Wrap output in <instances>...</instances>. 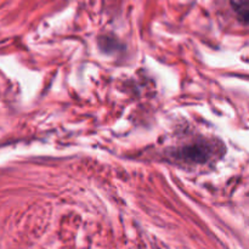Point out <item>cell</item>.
<instances>
[{"instance_id": "obj_2", "label": "cell", "mask_w": 249, "mask_h": 249, "mask_svg": "<svg viewBox=\"0 0 249 249\" xmlns=\"http://www.w3.org/2000/svg\"><path fill=\"white\" fill-rule=\"evenodd\" d=\"M231 5L238 18L249 23V0H231Z\"/></svg>"}, {"instance_id": "obj_1", "label": "cell", "mask_w": 249, "mask_h": 249, "mask_svg": "<svg viewBox=\"0 0 249 249\" xmlns=\"http://www.w3.org/2000/svg\"><path fill=\"white\" fill-rule=\"evenodd\" d=\"M221 143L215 145L213 140H199L196 142L182 146L174 152V158L186 164H204L214 160L216 155H220Z\"/></svg>"}]
</instances>
